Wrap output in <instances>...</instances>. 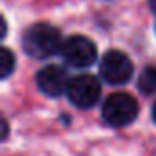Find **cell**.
Returning a JSON list of instances; mask_svg holds the SVG:
<instances>
[{"label":"cell","mask_w":156,"mask_h":156,"mask_svg":"<svg viewBox=\"0 0 156 156\" xmlns=\"http://www.w3.org/2000/svg\"><path fill=\"white\" fill-rule=\"evenodd\" d=\"M22 46H24V51L35 59L53 57L61 53V48H62L61 31L51 24H44V22L33 24L26 30L22 37Z\"/></svg>","instance_id":"1"},{"label":"cell","mask_w":156,"mask_h":156,"mask_svg":"<svg viewBox=\"0 0 156 156\" xmlns=\"http://www.w3.org/2000/svg\"><path fill=\"white\" fill-rule=\"evenodd\" d=\"M101 116L110 127H125L138 118V103L130 94H110L103 101Z\"/></svg>","instance_id":"2"},{"label":"cell","mask_w":156,"mask_h":156,"mask_svg":"<svg viewBox=\"0 0 156 156\" xmlns=\"http://www.w3.org/2000/svg\"><path fill=\"white\" fill-rule=\"evenodd\" d=\"M132 72H134L132 61L129 59L127 53L119 50H108L99 62V73L103 81L114 87L125 85L132 77Z\"/></svg>","instance_id":"3"},{"label":"cell","mask_w":156,"mask_h":156,"mask_svg":"<svg viewBox=\"0 0 156 156\" xmlns=\"http://www.w3.org/2000/svg\"><path fill=\"white\" fill-rule=\"evenodd\" d=\"M61 55L64 62L73 68H88L98 59V48L90 39L83 35H73L62 42Z\"/></svg>","instance_id":"4"},{"label":"cell","mask_w":156,"mask_h":156,"mask_svg":"<svg viewBox=\"0 0 156 156\" xmlns=\"http://www.w3.org/2000/svg\"><path fill=\"white\" fill-rule=\"evenodd\" d=\"M66 94L77 108H92L101 98V85L98 77L90 73H81L70 81Z\"/></svg>","instance_id":"5"},{"label":"cell","mask_w":156,"mask_h":156,"mask_svg":"<svg viewBox=\"0 0 156 156\" xmlns=\"http://www.w3.org/2000/svg\"><path fill=\"white\" fill-rule=\"evenodd\" d=\"M35 81L42 94H46L50 98H57V96L68 92L72 79H68V73L64 68H61L57 64H48L37 72Z\"/></svg>","instance_id":"6"},{"label":"cell","mask_w":156,"mask_h":156,"mask_svg":"<svg viewBox=\"0 0 156 156\" xmlns=\"http://www.w3.org/2000/svg\"><path fill=\"white\" fill-rule=\"evenodd\" d=\"M138 88L143 94H156V66H149L138 77Z\"/></svg>","instance_id":"7"},{"label":"cell","mask_w":156,"mask_h":156,"mask_svg":"<svg viewBox=\"0 0 156 156\" xmlns=\"http://www.w3.org/2000/svg\"><path fill=\"white\" fill-rule=\"evenodd\" d=\"M13 70H15V55L8 48H2L0 50V77L6 79Z\"/></svg>","instance_id":"8"},{"label":"cell","mask_w":156,"mask_h":156,"mask_svg":"<svg viewBox=\"0 0 156 156\" xmlns=\"http://www.w3.org/2000/svg\"><path fill=\"white\" fill-rule=\"evenodd\" d=\"M152 119H154V123H156V103L152 105Z\"/></svg>","instance_id":"9"},{"label":"cell","mask_w":156,"mask_h":156,"mask_svg":"<svg viewBox=\"0 0 156 156\" xmlns=\"http://www.w3.org/2000/svg\"><path fill=\"white\" fill-rule=\"evenodd\" d=\"M151 6H152V9L156 11V0H151Z\"/></svg>","instance_id":"10"}]
</instances>
